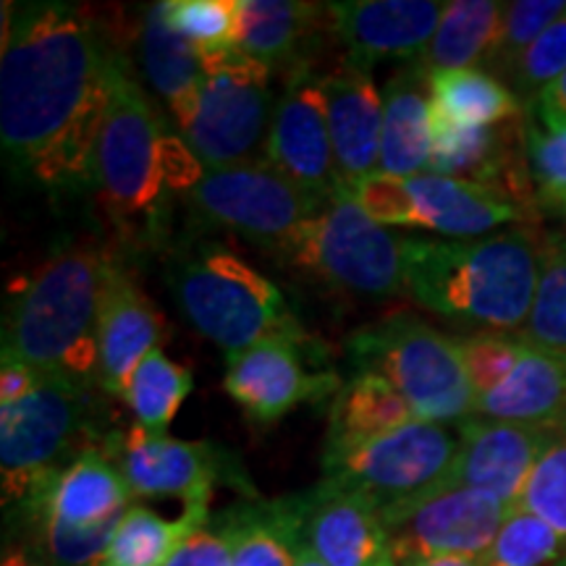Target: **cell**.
<instances>
[{"mask_svg": "<svg viewBox=\"0 0 566 566\" xmlns=\"http://www.w3.org/2000/svg\"><path fill=\"white\" fill-rule=\"evenodd\" d=\"M554 218H556V221H558V226H562V229H558V231H562L564 237H566V208H564V210H558Z\"/></svg>", "mask_w": 566, "mask_h": 566, "instance_id": "obj_49", "label": "cell"}, {"mask_svg": "<svg viewBox=\"0 0 566 566\" xmlns=\"http://www.w3.org/2000/svg\"><path fill=\"white\" fill-rule=\"evenodd\" d=\"M166 21L202 55L233 48L237 0H163Z\"/></svg>", "mask_w": 566, "mask_h": 566, "instance_id": "obj_39", "label": "cell"}, {"mask_svg": "<svg viewBox=\"0 0 566 566\" xmlns=\"http://www.w3.org/2000/svg\"><path fill=\"white\" fill-rule=\"evenodd\" d=\"M90 384L45 375L40 388L0 407V480L3 504L24 506L42 488L97 446Z\"/></svg>", "mask_w": 566, "mask_h": 566, "instance_id": "obj_8", "label": "cell"}, {"mask_svg": "<svg viewBox=\"0 0 566 566\" xmlns=\"http://www.w3.org/2000/svg\"><path fill=\"white\" fill-rule=\"evenodd\" d=\"M323 90L336 166L344 187L352 192L380 168L384 95L375 87L370 71L354 69L346 61L323 74Z\"/></svg>", "mask_w": 566, "mask_h": 566, "instance_id": "obj_21", "label": "cell"}, {"mask_svg": "<svg viewBox=\"0 0 566 566\" xmlns=\"http://www.w3.org/2000/svg\"><path fill=\"white\" fill-rule=\"evenodd\" d=\"M192 388L195 378L187 367L168 359L163 349H153L134 370L124 401L129 405L139 428L160 436L168 433V424L179 415Z\"/></svg>", "mask_w": 566, "mask_h": 566, "instance_id": "obj_32", "label": "cell"}, {"mask_svg": "<svg viewBox=\"0 0 566 566\" xmlns=\"http://www.w3.org/2000/svg\"><path fill=\"white\" fill-rule=\"evenodd\" d=\"M522 338L541 349L566 354V237L541 231V275Z\"/></svg>", "mask_w": 566, "mask_h": 566, "instance_id": "obj_33", "label": "cell"}, {"mask_svg": "<svg viewBox=\"0 0 566 566\" xmlns=\"http://www.w3.org/2000/svg\"><path fill=\"white\" fill-rule=\"evenodd\" d=\"M302 342L268 338L226 357V394L254 424H275L304 401L338 394L334 373H310L302 363Z\"/></svg>", "mask_w": 566, "mask_h": 566, "instance_id": "obj_15", "label": "cell"}, {"mask_svg": "<svg viewBox=\"0 0 566 566\" xmlns=\"http://www.w3.org/2000/svg\"><path fill=\"white\" fill-rule=\"evenodd\" d=\"M556 428H533L467 417L459 422V451L451 467L449 485L472 488L516 509L525 491L530 472L543 454Z\"/></svg>", "mask_w": 566, "mask_h": 566, "instance_id": "obj_17", "label": "cell"}, {"mask_svg": "<svg viewBox=\"0 0 566 566\" xmlns=\"http://www.w3.org/2000/svg\"><path fill=\"white\" fill-rule=\"evenodd\" d=\"M331 30L328 3L302 0H237L233 48L268 69L283 71L286 80L296 71L313 69L317 42Z\"/></svg>", "mask_w": 566, "mask_h": 566, "instance_id": "obj_20", "label": "cell"}, {"mask_svg": "<svg viewBox=\"0 0 566 566\" xmlns=\"http://www.w3.org/2000/svg\"><path fill=\"white\" fill-rule=\"evenodd\" d=\"M412 195V229L433 231L443 239H478L501 231L509 223L522 226L533 218L501 189L438 174L407 179Z\"/></svg>", "mask_w": 566, "mask_h": 566, "instance_id": "obj_22", "label": "cell"}, {"mask_svg": "<svg viewBox=\"0 0 566 566\" xmlns=\"http://www.w3.org/2000/svg\"><path fill=\"white\" fill-rule=\"evenodd\" d=\"M134 45L145 80L166 101L176 122H181L205 80V55L168 27L163 0L142 9Z\"/></svg>", "mask_w": 566, "mask_h": 566, "instance_id": "obj_26", "label": "cell"}, {"mask_svg": "<svg viewBox=\"0 0 566 566\" xmlns=\"http://www.w3.org/2000/svg\"><path fill=\"white\" fill-rule=\"evenodd\" d=\"M42 378L45 375L34 370L30 363L3 352V359H0V407H11L27 399V396L38 391Z\"/></svg>", "mask_w": 566, "mask_h": 566, "instance_id": "obj_44", "label": "cell"}, {"mask_svg": "<svg viewBox=\"0 0 566 566\" xmlns=\"http://www.w3.org/2000/svg\"><path fill=\"white\" fill-rule=\"evenodd\" d=\"M525 158L537 210L556 216L566 208V126L546 129L525 113Z\"/></svg>", "mask_w": 566, "mask_h": 566, "instance_id": "obj_36", "label": "cell"}, {"mask_svg": "<svg viewBox=\"0 0 566 566\" xmlns=\"http://www.w3.org/2000/svg\"><path fill=\"white\" fill-rule=\"evenodd\" d=\"M132 506L129 485L103 443L82 451L51 483L19 506L27 520H55L71 527H92L124 516Z\"/></svg>", "mask_w": 566, "mask_h": 566, "instance_id": "obj_23", "label": "cell"}, {"mask_svg": "<svg viewBox=\"0 0 566 566\" xmlns=\"http://www.w3.org/2000/svg\"><path fill=\"white\" fill-rule=\"evenodd\" d=\"M354 373L386 378L424 422L451 424L475 415L478 394L467 378L454 336L422 317L396 313L346 338Z\"/></svg>", "mask_w": 566, "mask_h": 566, "instance_id": "obj_5", "label": "cell"}, {"mask_svg": "<svg viewBox=\"0 0 566 566\" xmlns=\"http://www.w3.org/2000/svg\"><path fill=\"white\" fill-rule=\"evenodd\" d=\"M556 566H566V554H564V558H562V562H558Z\"/></svg>", "mask_w": 566, "mask_h": 566, "instance_id": "obj_50", "label": "cell"}, {"mask_svg": "<svg viewBox=\"0 0 566 566\" xmlns=\"http://www.w3.org/2000/svg\"><path fill=\"white\" fill-rule=\"evenodd\" d=\"M562 428H566V420H564V424H562Z\"/></svg>", "mask_w": 566, "mask_h": 566, "instance_id": "obj_51", "label": "cell"}, {"mask_svg": "<svg viewBox=\"0 0 566 566\" xmlns=\"http://www.w3.org/2000/svg\"><path fill=\"white\" fill-rule=\"evenodd\" d=\"M446 3L436 0H346L328 3L331 30L346 63L373 71L386 61L417 63L433 40Z\"/></svg>", "mask_w": 566, "mask_h": 566, "instance_id": "obj_16", "label": "cell"}, {"mask_svg": "<svg viewBox=\"0 0 566 566\" xmlns=\"http://www.w3.org/2000/svg\"><path fill=\"white\" fill-rule=\"evenodd\" d=\"M265 160L323 205L349 192L336 166L323 74L304 69L289 76L275 105Z\"/></svg>", "mask_w": 566, "mask_h": 566, "instance_id": "obj_13", "label": "cell"}, {"mask_svg": "<svg viewBox=\"0 0 566 566\" xmlns=\"http://www.w3.org/2000/svg\"><path fill=\"white\" fill-rule=\"evenodd\" d=\"M525 113L535 116L546 129H562V126H566V74L543 90L533 108H527Z\"/></svg>", "mask_w": 566, "mask_h": 566, "instance_id": "obj_45", "label": "cell"}, {"mask_svg": "<svg viewBox=\"0 0 566 566\" xmlns=\"http://www.w3.org/2000/svg\"><path fill=\"white\" fill-rule=\"evenodd\" d=\"M509 512L512 509L493 495L446 485L384 522L401 566L430 556L483 558Z\"/></svg>", "mask_w": 566, "mask_h": 566, "instance_id": "obj_14", "label": "cell"}, {"mask_svg": "<svg viewBox=\"0 0 566 566\" xmlns=\"http://www.w3.org/2000/svg\"><path fill=\"white\" fill-rule=\"evenodd\" d=\"M354 200L363 208L373 221H378L386 229L394 226H409L412 229L415 205L412 195H409L407 179H394V176L375 174L370 179L352 189Z\"/></svg>", "mask_w": 566, "mask_h": 566, "instance_id": "obj_42", "label": "cell"}, {"mask_svg": "<svg viewBox=\"0 0 566 566\" xmlns=\"http://www.w3.org/2000/svg\"><path fill=\"white\" fill-rule=\"evenodd\" d=\"M541 275V233L509 226L478 239L405 237V294L480 331L520 334Z\"/></svg>", "mask_w": 566, "mask_h": 566, "instance_id": "obj_2", "label": "cell"}, {"mask_svg": "<svg viewBox=\"0 0 566 566\" xmlns=\"http://www.w3.org/2000/svg\"><path fill=\"white\" fill-rule=\"evenodd\" d=\"M433 118L454 126H495L525 116V105L485 69L441 71L430 76Z\"/></svg>", "mask_w": 566, "mask_h": 566, "instance_id": "obj_30", "label": "cell"}, {"mask_svg": "<svg viewBox=\"0 0 566 566\" xmlns=\"http://www.w3.org/2000/svg\"><path fill=\"white\" fill-rule=\"evenodd\" d=\"M417 420L420 417L415 415L412 405L386 378L375 373H354V378L346 380L331 401L325 443L365 441Z\"/></svg>", "mask_w": 566, "mask_h": 566, "instance_id": "obj_29", "label": "cell"}, {"mask_svg": "<svg viewBox=\"0 0 566 566\" xmlns=\"http://www.w3.org/2000/svg\"><path fill=\"white\" fill-rule=\"evenodd\" d=\"M401 566H485L483 558H470V556H430V558H415Z\"/></svg>", "mask_w": 566, "mask_h": 566, "instance_id": "obj_47", "label": "cell"}, {"mask_svg": "<svg viewBox=\"0 0 566 566\" xmlns=\"http://www.w3.org/2000/svg\"><path fill=\"white\" fill-rule=\"evenodd\" d=\"M237 551L231 566H294L304 548V493L231 506Z\"/></svg>", "mask_w": 566, "mask_h": 566, "instance_id": "obj_28", "label": "cell"}, {"mask_svg": "<svg viewBox=\"0 0 566 566\" xmlns=\"http://www.w3.org/2000/svg\"><path fill=\"white\" fill-rule=\"evenodd\" d=\"M124 516L92 527H71L55 520H30L32 543L53 566H101Z\"/></svg>", "mask_w": 566, "mask_h": 566, "instance_id": "obj_37", "label": "cell"}, {"mask_svg": "<svg viewBox=\"0 0 566 566\" xmlns=\"http://www.w3.org/2000/svg\"><path fill=\"white\" fill-rule=\"evenodd\" d=\"M103 449L118 464L132 499H174L184 509L210 512L218 483L233 485L254 499L250 480L231 451L208 441H179L168 433H147L134 424L105 438Z\"/></svg>", "mask_w": 566, "mask_h": 566, "instance_id": "obj_12", "label": "cell"}, {"mask_svg": "<svg viewBox=\"0 0 566 566\" xmlns=\"http://www.w3.org/2000/svg\"><path fill=\"white\" fill-rule=\"evenodd\" d=\"M506 3L495 0H454L446 3L433 40L420 55L424 74L483 69L499 38Z\"/></svg>", "mask_w": 566, "mask_h": 566, "instance_id": "obj_27", "label": "cell"}, {"mask_svg": "<svg viewBox=\"0 0 566 566\" xmlns=\"http://www.w3.org/2000/svg\"><path fill=\"white\" fill-rule=\"evenodd\" d=\"M166 336V317L158 313L122 260L113 254L105 273L101 331H97V346H101L97 384L103 391L124 399L134 370L153 349H163Z\"/></svg>", "mask_w": 566, "mask_h": 566, "instance_id": "obj_18", "label": "cell"}, {"mask_svg": "<svg viewBox=\"0 0 566 566\" xmlns=\"http://www.w3.org/2000/svg\"><path fill=\"white\" fill-rule=\"evenodd\" d=\"M113 254L74 244L9 286L3 352L42 375L95 384L101 365V302Z\"/></svg>", "mask_w": 566, "mask_h": 566, "instance_id": "obj_3", "label": "cell"}, {"mask_svg": "<svg viewBox=\"0 0 566 566\" xmlns=\"http://www.w3.org/2000/svg\"><path fill=\"white\" fill-rule=\"evenodd\" d=\"M457 342L464 359L467 378H470L472 391L478 396L504 384L514 365L520 363L527 344L522 334H501V331H480V334L462 336Z\"/></svg>", "mask_w": 566, "mask_h": 566, "instance_id": "obj_41", "label": "cell"}, {"mask_svg": "<svg viewBox=\"0 0 566 566\" xmlns=\"http://www.w3.org/2000/svg\"><path fill=\"white\" fill-rule=\"evenodd\" d=\"M475 415L533 428H562L566 420V354L527 342L504 384L478 396Z\"/></svg>", "mask_w": 566, "mask_h": 566, "instance_id": "obj_25", "label": "cell"}, {"mask_svg": "<svg viewBox=\"0 0 566 566\" xmlns=\"http://www.w3.org/2000/svg\"><path fill=\"white\" fill-rule=\"evenodd\" d=\"M3 3L0 145L9 168L48 189L92 181L118 51L74 3Z\"/></svg>", "mask_w": 566, "mask_h": 566, "instance_id": "obj_1", "label": "cell"}, {"mask_svg": "<svg viewBox=\"0 0 566 566\" xmlns=\"http://www.w3.org/2000/svg\"><path fill=\"white\" fill-rule=\"evenodd\" d=\"M275 258L342 292L363 296L405 292V237L373 221L352 192L300 226Z\"/></svg>", "mask_w": 566, "mask_h": 566, "instance_id": "obj_10", "label": "cell"}, {"mask_svg": "<svg viewBox=\"0 0 566 566\" xmlns=\"http://www.w3.org/2000/svg\"><path fill=\"white\" fill-rule=\"evenodd\" d=\"M208 522L210 512L202 509H184L179 520H166L153 509L132 504L101 566H166Z\"/></svg>", "mask_w": 566, "mask_h": 566, "instance_id": "obj_31", "label": "cell"}, {"mask_svg": "<svg viewBox=\"0 0 566 566\" xmlns=\"http://www.w3.org/2000/svg\"><path fill=\"white\" fill-rule=\"evenodd\" d=\"M564 13V0H514V3H506L499 38H495V45L483 69L506 84L509 74L527 53V48Z\"/></svg>", "mask_w": 566, "mask_h": 566, "instance_id": "obj_35", "label": "cell"}, {"mask_svg": "<svg viewBox=\"0 0 566 566\" xmlns=\"http://www.w3.org/2000/svg\"><path fill=\"white\" fill-rule=\"evenodd\" d=\"M160 116L132 76V63L118 53L111 101L97 137L92 181L113 223L132 229L137 218L153 216L168 184V145Z\"/></svg>", "mask_w": 566, "mask_h": 566, "instance_id": "obj_7", "label": "cell"}, {"mask_svg": "<svg viewBox=\"0 0 566 566\" xmlns=\"http://www.w3.org/2000/svg\"><path fill=\"white\" fill-rule=\"evenodd\" d=\"M294 566H325L321 558H317L313 551L307 548V543H304V548L300 551V556H296V562H294Z\"/></svg>", "mask_w": 566, "mask_h": 566, "instance_id": "obj_48", "label": "cell"}, {"mask_svg": "<svg viewBox=\"0 0 566 566\" xmlns=\"http://www.w3.org/2000/svg\"><path fill=\"white\" fill-rule=\"evenodd\" d=\"M566 74V13L546 32L537 38L527 53L522 55L512 74H509L506 87L514 97L527 108H533L541 92L551 87L558 76Z\"/></svg>", "mask_w": 566, "mask_h": 566, "instance_id": "obj_40", "label": "cell"}, {"mask_svg": "<svg viewBox=\"0 0 566 566\" xmlns=\"http://www.w3.org/2000/svg\"><path fill=\"white\" fill-rule=\"evenodd\" d=\"M564 554L566 541L554 527L525 509H512L483 562L485 566H556Z\"/></svg>", "mask_w": 566, "mask_h": 566, "instance_id": "obj_34", "label": "cell"}, {"mask_svg": "<svg viewBox=\"0 0 566 566\" xmlns=\"http://www.w3.org/2000/svg\"><path fill=\"white\" fill-rule=\"evenodd\" d=\"M237 537V520H233L231 509H226L216 525L208 522L202 530H197L166 566H231Z\"/></svg>", "mask_w": 566, "mask_h": 566, "instance_id": "obj_43", "label": "cell"}, {"mask_svg": "<svg viewBox=\"0 0 566 566\" xmlns=\"http://www.w3.org/2000/svg\"><path fill=\"white\" fill-rule=\"evenodd\" d=\"M166 283L184 317L226 357L268 338L307 344L281 289L229 247H179L166 260Z\"/></svg>", "mask_w": 566, "mask_h": 566, "instance_id": "obj_4", "label": "cell"}, {"mask_svg": "<svg viewBox=\"0 0 566 566\" xmlns=\"http://www.w3.org/2000/svg\"><path fill=\"white\" fill-rule=\"evenodd\" d=\"M457 451L459 433L449 424L417 420L365 441L325 443L323 480L388 520L449 485Z\"/></svg>", "mask_w": 566, "mask_h": 566, "instance_id": "obj_6", "label": "cell"}, {"mask_svg": "<svg viewBox=\"0 0 566 566\" xmlns=\"http://www.w3.org/2000/svg\"><path fill=\"white\" fill-rule=\"evenodd\" d=\"M0 566H53L32 541H11L3 548Z\"/></svg>", "mask_w": 566, "mask_h": 566, "instance_id": "obj_46", "label": "cell"}, {"mask_svg": "<svg viewBox=\"0 0 566 566\" xmlns=\"http://www.w3.org/2000/svg\"><path fill=\"white\" fill-rule=\"evenodd\" d=\"M516 509L541 516L566 541V428H556L537 457Z\"/></svg>", "mask_w": 566, "mask_h": 566, "instance_id": "obj_38", "label": "cell"}, {"mask_svg": "<svg viewBox=\"0 0 566 566\" xmlns=\"http://www.w3.org/2000/svg\"><path fill=\"white\" fill-rule=\"evenodd\" d=\"M273 71L239 48L205 55V80L179 126L202 168L265 160L273 129Z\"/></svg>", "mask_w": 566, "mask_h": 566, "instance_id": "obj_9", "label": "cell"}, {"mask_svg": "<svg viewBox=\"0 0 566 566\" xmlns=\"http://www.w3.org/2000/svg\"><path fill=\"white\" fill-rule=\"evenodd\" d=\"M184 205L197 226L239 233L273 254L325 210L268 160L205 168L195 187L184 192Z\"/></svg>", "mask_w": 566, "mask_h": 566, "instance_id": "obj_11", "label": "cell"}, {"mask_svg": "<svg viewBox=\"0 0 566 566\" xmlns=\"http://www.w3.org/2000/svg\"><path fill=\"white\" fill-rule=\"evenodd\" d=\"M304 543L325 566H399L378 509L325 480L304 491Z\"/></svg>", "mask_w": 566, "mask_h": 566, "instance_id": "obj_19", "label": "cell"}, {"mask_svg": "<svg viewBox=\"0 0 566 566\" xmlns=\"http://www.w3.org/2000/svg\"><path fill=\"white\" fill-rule=\"evenodd\" d=\"M433 150V97L430 74L420 63L401 66L384 90V134H380L378 174L415 179L428 174Z\"/></svg>", "mask_w": 566, "mask_h": 566, "instance_id": "obj_24", "label": "cell"}]
</instances>
